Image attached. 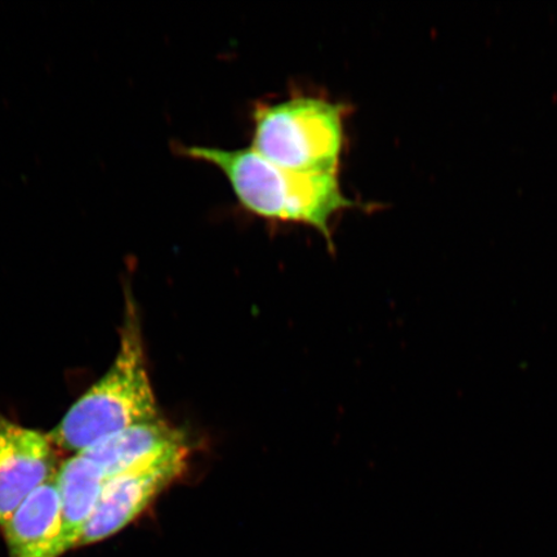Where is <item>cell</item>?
I'll list each match as a JSON object with an SVG mask.
<instances>
[{
  "label": "cell",
  "instance_id": "cell-1",
  "mask_svg": "<svg viewBox=\"0 0 557 557\" xmlns=\"http://www.w3.org/2000/svg\"><path fill=\"white\" fill-rule=\"evenodd\" d=\"M180 156L203 160L225 174L239 205L259 218L315 228L333 247L332 221L360 207L347 198L338 174L295 172L270 162L252 148L174 146Z\"/></svg>",
  "mask_w": 557,
  "mask_h": 557
},
{
  "label": "cell",
  "instance_id": "cell-2",
  "mask_svg": "<svg viewBox=\"0 0 557 557\" xmlns=\"http://www.w3.org/2000/svg\"><path fill=\"white\" fill-rule=\"evenodd\" d=\"M158 420L141 323L134 298L127 297L120 350L113 366L67 410L48 437L54 447L76 455L120 431Z\"/></svg>",
  "mask_w": 557,
  "mask_h": 557
},
{
  "label": "cell",
  "instance_id": "cell-3",
  "mask_svg": "<svg viewBox=\"0 0 557 557\" xmlns=\"http://www.w3.org/2000/svg\"><path fill=\"white\" fill-rule=\"evenodd\" d=\"M347 113L343 102L302 94L256 104L250 148L283 169L338 174Z\"/></svg>",
  "mask_w": 557,
  "mask_h": 557
},
{
  "label": "cell",
  "instance_id": "cell-4",
  "mask_svg": "<svg viewBox=\"0 0 557 557\" xmlns=\"http://www.w3.org/2000/svg\"><path fill=\"white\" fill-rule=\"evenodd\" d=\"M189 456L190 447L181 448L108 479L79 547L113 537L141 517L166 487L184 475Z\"/></svg>",
  "mask_w": 557,
  "mask_h": 557
},
{
  "label": "cell",
  "instance_id": "cell-5",
  "mask_svg": "<svg viewBox=\"0 0 557 557\" xmlns=\"http://www.w3.org/2000/svg\"><path fill=\"white\" fill-rule=\"evenodd\" d=\"M50 437L0 413V528L58 472Z\"/></svg>",
  "mask_w": 557,
  "mask_h": 557
},
{
  "label": "cell",
  "instance_id": "cell-6",
  "mask_svg": "<svg viewBox=\"0 0 557 557\" xmlns=\"http://www.w3.org/2000/svg\"><path fill=\"white\" fill-rule=\"evenodd\" d=\"M10 557H61L62 519L55 475L35 490L5 524Z\"/></svg>",
  "mask_w": 557,
  "mask_h": 557
},
{
  "label": "cell",
  "instance_id": "cell-7",
  "mask_svg": "<svg viewBox=\"0 0 557 557\" xmlns=\"http://www.w3.org/2000/svg\"><path fill=\"white\" fill-rule=\"evenodd\" d=\"M185 447H189L185 434L160 418L104 437L81 455L99 466L110 479Z\"/></svg>",
  "mask_w": 557,
  "mask_h": 557
},
{
  "label": "cell",
  "instance_id": "cell-8",
  "mask_svg": "<svg viewBox=\"0 0 557 557\" xmlns=\"http://www.w3.org/2000/svg\"><path fill=\"white\" fill-rule=\"evenodd\" d=\"M107 480L99 466L81 453L67 458L55 472L64 554L79 547L83 534L100 503Z\"/></svg>",
  "mask_w": 557,
  "mask_h": 557
}]
</instances>
